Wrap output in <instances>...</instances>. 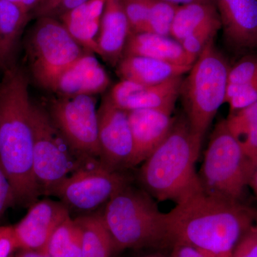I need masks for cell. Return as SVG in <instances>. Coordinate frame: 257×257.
Segmentation results:
<instances>
[{"instance_id": "obj_1", "label": "cell", "mask_w": 257, "mask_h": 257, "mask_svg": "<svg viewBox=\"0 0 257 257\" xmlns=\"http://www.w3.org/2000/svg\"><path fill=\"white\" fill-rule=\"evenodd\" d=\"M32 104L26 72L16 64L5 70L0 82V162L17 204L29 207L41 195L33 170Z\"/></svg>"}, {"instance_id": "obj_2", "label": "cell", "mask_w": 257, "mask_h": 257, "mask_svg": "<svg viewBox=\"0 0 257 257\" xmlns=\"http://www.w3.org/2000/svg\"><path fill=\"white\" fill-rule=\"evenodd\" d=\"M256 214L240 201L202 191L176 204L166 219L173 243L184 241L210 257H229Z\"/></svg>"}, {"instance_id": "obj_3", "label": "cell", "mask_w": 257, "mask_h": 257, "mask_svg": "<svg viewBox=\"0 0 257 257\" xmlns=\"http://www.w3.org/2000/svg\"><path fill=\"white\" fill-rule=\"evenodd\" d=\"M203 137L195 133L186 116L175 117L170 133L139 170L144 189L160 202L176 204L203 191L195 165Z\"/></svg>"}, {"instance_id": "obj_4", "label": "cell", "mask_w": 257, "mask_h": 257, "mask_svg": "<svg viewBox=\"0 0 257 257\" xmlns=\"http://www.w3.org/2000/svg\"><path fill=\"white\" fill-rule=\"evenodd\" d=\"M101 214L118 252L173 244L166 213L145 189L128 184L109 199Z\"/></svg>"}, {"instance_id": "obj_5", "label": "cell", "mask_w": 257, "mask_h": 257, "mask_svg": "<svg viewBox=\"0 0 257 257\" xmlns=\"http://www.w3.org/2000/svg\"><path fill=\"white\" fill-rule=\"evenodd\" d=\"M230 67L214 40L202 51L182 80L179 95L191 127L204 138L219 107L225 103Z\"/></svg>"}, {"instance_id": "obj_6", "label": "cell", "mask_w": 257, "mask_h": 257, "mask_svg": "<svg viewBox=\"0 0 257 257\" xmlns=\"http://www.w3.org/2000/svg\"><path fill=\"white\" fill-rule=\"evenodd\" d=\"M255 165L245 155L240 139L219 121L204 153L199 177L203 191L210 195L240 201Z\"/></svg>"}, {"instance_id": "obj_7", "label": "cell", "mask_w": 257, "mask_h": 257, "mask_svg": "<svg viewBox=\"0 0 257 257\" xmlns=\"http://www.w3.org/2000/svg\"><path fill=\"white\" fill-rule=\"evenodd\" d=\"M33 170L41 194L53 195L61 184L89 162L69 146L47 109L32 104Z\"/></svg>"}, {"instance_id": "obj_8", "label": "cell", "mask_w": 257, "mask_h": 257, "mask_svg": "<svg viewBox=\"0 0 257 257\" xmlns=\"http://www.w3.org/2000/svg\"><path fill=\"white\" fill-rule=\"evenodd\" d=\"M26 47L32 77L50 90L60 74L84 54L63 24L51 18L37 19Z\"/></svg>"}, {"instance_id": "obj_9", "label": "cell", "mask_w": 257, "mask_h": 257, "mask_svg": "<svg viewBox=\"0 0 257 257\" xmlns=\"http://www.w3.org/2000/svg\"><path fill=\"white\" fill-rule=\"evenodd\" d=\"M47 111L74 152L84 160L99 161L97 109L94 96H60L51 101Z\"/></svg>"}, {"instance_id": "obj_10", "label": "cell", "mask_w": 257, "mask_h": 257, "mask_svg": "<svg viewBox=\"0 0 257 257\" xmlns=\"http://www.w3.org/2000/svg\"><path fill=\"white\" fill-rule=\"evenodd\" d=\"M130 184V179L122 172L107 170L95 161L69 176L52 196L58 198L69 211L88 214L106 204Z\"/></svg>"}, {"instance_id": "obj_11", "label": "cell", "mask_w": 257, "mask_h": 257, "mask_svg": "<svg viewBox=\"0 0 257 257\" xmlns=\"http://www.w3.org/2000/svg\"><path fill=\"white\" fill-rule=\"evenodd\" d=\"M97 118L99 163L114 172L131 168L134 143L128 111L114 105L107 94L97 109Z\"/></svg>"}, {"instance_id": "obj_12", "label": "cell", "mask_w": 257, "mask_h": 257, "mask_svg": "<svg viewBox=\"0 0 257 257\" xmlns=\"http://www.w3.org/2000/svg\"><path fill=\"white\" fill-rule=\"evenodd\" d=\"M70 216L68 208L60 201H37L23 219L13 226L18 248L47 253L52 233Z\"/></svg>"}, {"instance_id": "obj_13", "label": "cell", "mask_w": 257, "mask_h": 257, "mask_svg": "<svg viewBox=\"0 0 257 257\" xmlns=\"http://www.w3.org/2000/svg\"><path fill=\"white\" fill-rule=\"evenodd\" d=\"M182 80L181 76L150 86L121 80L111 88L108 96L114 105L125 111L154 109L173 111Z\"/></svg>"}, {"instance_id": "obj_14", "label": "cell", "mask_w": 257, "mask_h": 257, "mask_svg": "<svg viewBox=\"0 0 257 257\" xmlns=\"http://www.w3.org/2000/svg\"><path fill=\"white\" fill-rule=\"evenodd\" d=\"M224 36L233 48H257V0H215Z\"/></svg>"}, {"instance_id": "obj_15", "label": "cell", "mask_w": 257, "mask_h": 257, "mask_svg": "<svg viewBox=\"0 0 257 257\" xmlns=\"http://www.w3.org/2000/svg\"><path fill=\"white\" fill-rule=\"evenodd\" d=\"M133 134L134 153L131 167L143 163L168 136L175 117L164 109H143L128 111Z\"/></svg>"}, {"instance_id": "obj_16", "label": "cell", "mask_w": 257, "mask_h": 257, "mask_svg": "<svg viewBox=\"0 0 257 257\" xmlns=\"http://www.w3.org/2000/svg\"><path fill=\"white\" fill-rule=\"evenodd\" d=\"M110 82L105 69L88 52L60 74L51 90L60 96H92L104 92Z\"/></svg>"}, {"instance_id": "obj_17", "label": "cell", "mask_w": 257, "mask_h": 257, "mask_svg": "<svg viewBox=\"0 0 257 257\" xmlns=\"http://www.w3.org/2000/svg\"><path fill=\"white\" fill-rule=\"evenodd\" d=\"M130 34L122 1L106 0L97 37L101 57L111 65H117L124 56Z\"/></svg>"}, {"instance_id": "obj_18", "label": "cell", "mask_w": 257, "mask_h": 257, "mask_svg": "<svg viewBox=\"0 0 257 257\" xmlns=\"http://www.w3.org/2000/svg\"><path fill=\"white\" fill-rule=\"evenodd\" d=\"M126 56H141L189 67L195 62L184 52L180 42L171 37L148 32L130 34L123 57Z\"/></svg>"}, {"instance_id": "obj_19", "label": "cell", "mask_w": 257, "mask_h": 257, "mask_svg": "<svg viewBox=\"0 0 257 257\" xmlns=\"http://www.w3.org/2000/svg\"><path fill=\"white\" fill-rule=\"evenodd\" d=\"M106 0H88L60 18L69 33L88 52L100 56L97 37Z\"/></svg>"}, {"instance_id": "obj_20", "label": "cell", "mask_w": 257, "mask_h": 257, "mask_svg": "<svg viewBox=\"0 0 257 257\" xmlns=\"http://www.w3.org/2000/svg\"><path fill=\"white\" fill-rule=\"evenodd\" d=\"M192 67L141 56H126L118 63L116 72L121 80L150 86L181 77L189 72Z\"/></svg>"}, {"instance_id": "obj_21", "label": "cell", "mask_w": 257, "mask_h": 257, "mask_svg": "<svg viewBox=\"0 0 257 257\" xmlns=\"http://www.w3.org/2000/svg\"><path fill=\"white\" fill-rule=\"evenodd\" d=\"M32 15L18 6L0 0V68L15 65V58L24 30Z\"/></svg>"}, {"instance_id": "obj_22", "label": "cell", "mask_w": 257, "mask_h": 257, "mask_svg": "<svg viewBox=\"0 0 257 257\" xmlns=\"http://www.w3.org/2000/svg\"><path fill=\"white\" fill-rule=\"evenodd\" d=\"M83 233L82 256L113 257L118 253L101 214H82L75 218Z\"/></svg>"}, {"instance_id": "obj_23", "label": "cell", "mask_w": 257, "mask_h": 257, "mask_svg": "<svg viewBox=\"0 0 257 257\" xmlns=\"http://www.w3.org/2000/svg\"><path fill=\"white\" fill-rule=\"evenodd\" d=\"M218 18H220L215 4L192 3L181 5L176 12L170 37L181 42L206 24Z\"/></svg>"}, {"instance_id": "obj_24", "label": "cell", "mask_w": 257, "mask_h": 257, "mask_svg": "<svg viewBox=\"0 0 257 257\" xmlns=\"http://www.w3.org/2000/svg\"><path fill=\"white\" fill-rule=\"evenodd\" d=\"M83 233L75 219L69 217L52 233L47 253L50 257L82 256Z\"/></svg>"}, {"instance_id": "obj_25", "label": "cell", "mask_w": 257, "mask_h": 257, "mask_svg": "<svg viewBox=\"0 0 257 257\" xmlns=\"http://www.w3.org/2000/svg\"><path fill=\"white\" fill-rule=\"evenodd\" d=\"M178 7L163 0H154L145 32L170 37L171 29Z\"/></svg>"}, {"instance_id": "obj_26", "label": "cell", "mask_w": 257, "mask_h": 257, "mask_svg": "<svg viewBox=\"0 0 257 257\" xmlns=\"http://www.w3.org/2000/svg\"><path fill=\"white\" fill-rule=\"evenodd\" d=\"M221 28L220 18L206 24L180 42L184 52L193 60H197L208 44L214 40V37Z\"/></svg>"}, {"instance_id": "obj_27", "label": "cell", "mask_w": 257, "mask_h": 257, "mask_svg": "<svg viewBox=\"0 0 257 257\" xmlns=\"http://www.w3.org/2000/svg\"><path fill=\"white\" fill-rule=\"evenodd\" d=\"M130 25V33L146 32L149 15L154 0H121Z\"/></svg>"}, {"instance_id": "obj_28", "label": "cell", "mask_w": 257, "mask_h": 257, "mask_svg": "<svg viewBox=\"0 0 257 257\" xmlns=\"http://www.w3.org/2000/svg\"><path fill=\"white\" fill-rule=\"evenodd\" d=\"M257 101V79L241 85H228L225 103L229 104L230 114Z\"/></svg>"}, {"instance_id": "obj_29", "label": "cell", "mask_w": 257, "mask_h": 257, "mask_svg": "<svg viewBox=\"0 0 257 257\" xmlns=\"http://www.w3.org/2000/svg\"><path fill=\"white\" fill-rule=\"evenodd\" d=\"M231 133L240 139L250 128L257 124V101L241 110L230 114L226 119Z\"/></svg>"}, {"instance_id": "obj_30", "label": "cell", "mask_w": 257, "mask_h": 257, "mask_svg": "<svg viewBox=\"0 0 257 257\" xmlns=\"http://www.w3.org/2000/svg\"><path fill=\"white\" fill-rule=\"evenodd\" d=\"M87 1L88 0H41L37 8L32 11L31 15L37 19H60L62 15Z\"/></svg>"}, {"instance_id": "obj_31", "label": "cell", "mask_w": 257, "mask_h": 257, "mask_svg": "<svg viewBox=\"0 0 257 257\" xmlns=\"http://www.w3.org/2000/svg\"><path fill=\"white\" fill-rule=\"evenodd\" d=\"M257 79V56H246L230 67L228 85H241Z\"/></svg>"}, {"instance_id": "obj_32", "label": "cell", "mask_w": 257, "mask_h": 257, "mask_svg": "<svg viewBox=\"0 0 257 257\" xmlns=\"http://www.w3.org/2000/svg\"><path fill=\"white\" fill-rule=\"evenodd\" d=\"M229 257H257L256 225H253L241 236Z\"/></svg>"}, {"instance_id": "obj_33", "label": "cell", "mask_w": 257, "mask_h": 257, "mask_svg": "<svg viewBox=\"0 0 257 257\" xmlns=\"http://www.w3.org/2000/svg\"><path fill=\"white\" fill-rule=\"evenodd\" d=\"M16 204L13 185L0 162V221L6 211Z\"/></svg>"}, {"instance_id": "obj_34", "label": "cell", "mask_w": 257, "mask_h": 257, "mask_svg": "<svg viewBox=\"0 0 257 257\" xmlns=\"http://www.w3.org/2000/svg\"><path fill=\"white\" fill-rule=\"evenodd\" d=\"M17 248L13 226H0V257H10Z\"/></svg>"}, {"instance_id": "obj_35", "label": "cell", "mask_w": 257, "mask_h": 257, "mask_svg": "<svg viewBox=\"0 0 257 257\" xmlns=\"http://www.w3.org/2000/svg\"><path fill=\"white\" fill-rule=\"evenodd\" d=\"M244 139L241 140L243 152L246 157L253 162V165H257V124L253 126L245 134Z\"/></svg>"}, {"instance_id": "obj_36", "label": "cell", "mask_w": 257, "mask_h": 257, "mask_svg": "<svg viewBox=\"0 0 257 257\" xmlns=\"http://www.w3.org/2000/svg\"><path fill=\"white\" fill-rule=\"evenodd\" d=\"M170 257H210L202 250L182 241H175L172 244Z\"/></svg>"}, {"instance_id": "obj_37", "label": "cell", "mask_w": 257, "mask_h": 257, "mask_svg": "<svg viewBox=\"0 0 257 257\" xmlns=\"http://www.w3.org/2000/svg\"><path fill=\"white\" fill-rule=\"evenodd\" d=\"M6 1L17 5L19 8L31 14L41 0H6Z\"/></svg>"}, {"instance_id": "obj_38", "label": "cell", "mask_w": 257, "mask_h": 257, "mask_svg": "<svg viewBox=\"0 0 257 257\" xmlns=\"http://www.w3.org/2000/svg\"><path fill=\"white\" fill-rule=\"evenodd\" d=\"M163 1L168 2V3L178 5V6L192 4V3H210V4H215V0H163Z\"/></svg>"}, {"instance_id": "obj_39", "label": "cell", "mask_w": 257, "mask_h": 257, "mask_svg": "<svg viewBox=\"0 0 257 257\" xmlns=\"http://www.w3.org/2000/svg\"><path fill=\"white\" fill-rule=\"evenodd\" d=\"M15 257H50L46 252L42 251H32V250H23L21 253H19Z\"/></svg>"}, {"instance_id": "obj_40", "label": "cell", "mask_w": 257, "mask_h": 257, "mask_svg": "<svg viewBox=\"0 0 257 257\" xmlns=\"http://www.w3.org/2000/svg\"><path fill=\"white\" fill-rule=\"evenodd\" d=\"M248 186L251 187L255 197L257 199V165L255 166L254 169L252 171L251 176H250L249 180H248Z\"/></svg>"}, {"instance_id": "obj_41", "label": "cell", "mask_w": 257, "mask_h": 257, "mask_svg": "<svg viewBox=\"0 0 257 257\" xmlns=\"http://www.w3.org/2000/svg\"><path fill=\"white\" fill-rule=\"evenodd\" d=\"M145 257H165L162 256H157V255H152V256H147Z\"/></svg>"}, {"instance_id": "obj_42", "label": "cell", "mask_w": 257, "mask_h": 257, "mask_svg": "<svg viewBox=\"0 0 257 257\" xmlns=\"http://www.w3.org/2000/svg\"><path fill=\"white\" fill-rule=\"evenodd\" d=\"M255 221H257V211H256V219H255ZM256 226H257V224H256Z\"/></svg>"}, {"instance_id": "obj_43", "label": "cell", "mask_w": 257, "mask_h": 257, "mask_svg": "<svg viewBox=\"0 0 257 257\" xmlns=\"http://www.w3.org/2000/svg\"></svg>"}]
</instances>
